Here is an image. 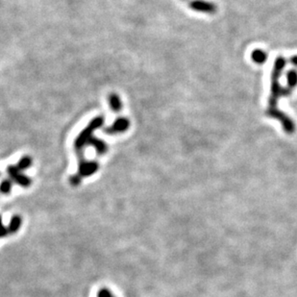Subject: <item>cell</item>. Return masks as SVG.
Wrapping results in <instances>:
<instances>
[{
	"label": "cell",
	"instance_id": "obj_3",
	"mask_svg": "<svg viewBox=\"0 0 297 297\" xmlns=\"http://www.w3.org/2000/svg\"><path fill=\"white\" fill-rule=\"evenodd\" d=\"M8 175L15 181L18 186L22 188H29L32 185V180L17 168L16 165H9L6 169Z\"/></svg>",
	"mask_w": 297,
	"mask_h": 297
},
{
	"label": "cell",
	"instance_id": "obj_6",
	"mask_svg": "<svg viewBox=\"0 0 297 297\" xmlns=\"http://www.w3.org/2000/svg\"><path fill=\"white\" fill-rule=\"evenodd\" d=\"M190 7L196 12L207 13V14H214L218 10L217 5L205 0H193L190 3Z\"/></svg>",
	"mask_w": 297,
	"mask_h": 297
},
{
	"label": "cell",
	"instance_id": "obj_15",
	"mask_svg": "<svg viewBox=\"0 0 297 297\" xmlns=\"http://www.w3.org/2000/svg\"><path fill=\"white\" fill-rule=\"evenodd\" d=\"M104 122H105V119H104V118L103 117H96V118H94L93 119H91L90 120V122L89 123L93 129H98V128H100L103 124H104Z\"/></svg>",
	"mask_w": 297,
	"mask_h": 297
},
{
	"label": "cell",
	"instance_id": "obj_20",
	"mask_svg": "<svg viewBox=\"0 0 297 297\" xmlns=\"http://www.w3.org/2000/svg\"><path fill=\"white\" fill-rule=\"evenodd\" d=\"M0 174H1V173H0Z\"/></svg>",
	"mask_w": 297,
	"mask_h": 297
},
{
	"label": "cell",
	"instance_id": "obj_2",
	"mask_svg": "<svg viewBox=\"0 0 297 297\" xmlns=\"http://www.w3.org/2000/svg\"><path fill=\"white\" fill-rule=\"evenodd\" d=\"M267 116L280 120L284 129H285V131L288 134H293L295 132L296 125H295L294 121L288 116H286L284 113L279 111L277 108L276 109H268L267 110Z\"/></svg>",
	"mask_w": 297,
	"mask_h": 297
},
{
	"label": "cell",
	"instance_id": "obj_8",
	"mask_svg": "<svg viewBox=\"0 0 297 297\" xmlns=\"http://www.w3.org/2000/svg\"><path fill=\"white\" fill-rule=\"evenodd\" d=\"M89 145L91 146L93 148L96 150L98 155H103V154L107 153V151H108V145L104 141L97 139L95 137H92L89 140Z\"/></svg>",
	"mask_w": 297,
	"mask_h": 297
},
{
	"label": "cell",
	"instance_id": "obj_7",
	"mask_svg": "<svg viewBox=\"0 0 297 297\" xmlns=\"http://www.w3.org/2000/svg\"><path fill=\"white\" fill-rule=\"evenodd\" d=\"M95 129H93L89 124L78 135L74 142V147L76 149H81L84 148L87 144H89V140L92 138V133Z\"/></svg>",
	"mask_w": 297,
	"mask_h": 297
},
{
	"label": "cell",
	"instance_id": "obj_17",
	"mask_svg": "<svg viewBox=\"0 0 297 297\" xmlns=\"http://www.w3.org/2000/svg\"><path fill=\"white\" fill-rule=\"evenodd\" d=\"M113 294L111 293V291L107 288H102L98 291L96 297H113Z\"/></svg>",
	"mask_w": 297,
	"mask_h": 297
},
{
	"label": "cell",
	"instance_id": "obj_16",
	"mask_svg": "<svg viewBox=\"0 0 297 297\" xmlns=\"http://www.w3.org/2000/svg\"><path fill=\"white\" fill-rule=\"evenodd\" d=\"M81 180H82V177L79 174H74L70 178V182H71L72 186H74V187L79 186L81 184Z\"/></svg>",
	"mask_w": 297,
	"mask_h": 297
},
{
	"label": "cell",
	"instance_id": "obj_21",
	"mask_svg": "<svg viewBox=\"0 0 297 297\" xmlns=\"http://www.w3.org/2000/svg\"></svg>",
	"mask_w": 297,
	"mask_h": 297
},
{
	"label": "cell",
	"instance_id": "obj_4",
	"mask_svg": "<svg viewBox=\"0 0 297 297\" xmlns=\"http://www.w3.org/2000/svg\"><path fill=\"white\" fill-rule=\"evenodd\" d=\"M99 169V164L95 161H81L79 163L78 174L83 177H89L97 172Z\"/></svg>",
	"mask_w": 297,
	"mask_h": 297
},
{
	"label": "cell",
	"instance_id": "obj_1",
	"mask_svg": "<svg viewBox=\"0 0 297 297\" xmlns=\"http://www.w3.org/2000/svg\"><path fill=\"white\" fill-rule=\"evenodd\" d=\"M286 65V61L285 59L279 57L275 60L274 63V69H273V73L271 76V92H270V96L268 99V104L269 107L268 109H276L277 108V101L279 99V97L283 96V91H284V88H282L280 86L279 83V78L282 74V71L284 69Z\"/></svg>",
	"mask_w": 297,
	"mask_h": 297
},
{
	"label": "cell",
	"instance_id": "obj_18",
	"mask_svg": "<svg viewBox=\"0 0 297 297\" xmlns=\"http://www.w3.org/2000/svg\"><path fill=\"white\" fill-rule=\"evenodd\" d=\"M8 234H10V233H9V230H8V228H6V227L3 225L2 218H1V216H0V238H4V237H6Z\"/></svg>",
	"mask_w": 297,
	"mask_h": 297
},
{
	"label": "cell",
	"instance_id": "obj_13",
	"mask_svg": "<svg viewBox=\"0 0 297 297\" xmlns=\"http://www.w3.org/2000/svg\"><path fill=\"white\" fill-rule=\"evenodd\" d=\"M12 181L5 179L0 183V193L2 194H9L12 191Z\"/></svg>",
	"mask_w": 297,
	"mask_h": 297
},
{
	"label": "cell",
	"instance_id": "obj_9",
	"mask_svg": "<svg viewBox=\"0 0 297 297\" xmlns=\"http://www.w3.org/2000/svg\"><path fill=\"white\" fill-rule=\"evenodd\" d=\"M251 59L258 65H263L267 60V54L261 49H256L251 53Z\"/></svg>",
	"mask_w": 297,
	"mask_h": 297
},
{
	"label": "cell",
	"instance_id": "obj_12",
	"mask_svg": "<svg viewBox=\"0 0 297 297\" xmlns=\"http://www.w3.org/2000/svg\"><path fill=\"white\" fill-rule=\"evenodd\" d=\"M33 163V160L31 157L29 156H24L22 158H20V160L18 161L16 166L17 168L21 171V170H25L27 168H29Z\"/></svg>",
	"mask_w": 297,
	"mask_h": 297
},
{
	"label": "cell",
	"instance_id": "obj_11",
	"mask_svg": "<svg viewBox=\"0 0 297 297\" xmlns=\"http://www.w3.org/2000/svg\"><path fill=\"white\" fill-rule=\"evenodd\" d=\"M21 224H22V220L19 216H14L10 223H9V226H8V230H9V233L10 234H15L16 233L20 227H21Z\"/></svg>",
	"mask_w": 297,
	"mask_h": 297
},
{
	"label": "cell",
	"instance_id": "obj_19",
	"mask_svg": "<svg viewBox=\"0 0 297 297\" xmlns=\"http://www.w3.org/2000/svg\"><path fill=\"white\" fill-rule=\"evenodd\" d=\"M291 62H292V64H294L296 67H297V56H294V57L291 59Z\"/></svg>",
	"mask_w": 297,
	"mask_h": 297
},
{
	"label": "cell",
	"instance_id": "obj_10",
	"mask_svg": "<svg viewBox=\"0 0 297 297\" xmlns=\"http://www.w3.org/2000/svg\"><path fill=\"white\" fill-rule=\"evenodd\" d=\"M109 104L111 109L114 112H119L122 109V102L120 100V97L116 94V93H112L109 96Z\"/></svg>",
	"mask_w": 297,
	"mask_h": 297
},
{
	"label": "cell",
	"instance_id": "obj_5",
	"mask_svg": "<svg viewBox=\"0 0 297 297\" xmlns=\"http://www.w3.org/2000/svg\"><path fill=\"white\" fill-rule=\"evenodd\" d=\"M129 127H130V121L125 118H119L115 120L112 126L106 128L104 132L110 135L119 134V133L126 132L129 129Z\"/></svg>",
	"mask_w": 297,
	"mask_h": 297
},
{
	"label": "cell",
	"instance_id": "obj_14",
	"mask_svg": "<svg viewBox=\"0 0 297 297\" xmlns=\"http://www.w3.org/2000/svg\"><path fill=\"white\" fill-rule=\"evenodd\" d=\"M287 80H288V85L289 88L293 89L297 86V71H291L288 73L287 75Z\"/></svg>",
	"mask_w": 297,
	"mask_h": 297
}]
</instances>
